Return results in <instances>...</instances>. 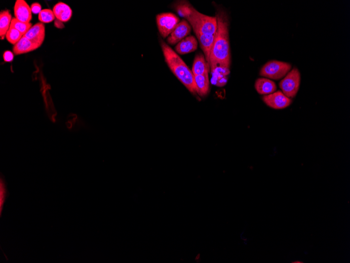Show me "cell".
I'll return each mask as SVG.
<instances>
[{
	"label": "cell",
	"instance_id": "9a60e30c",
	"mask_svg": "<svg viewBox=\"0 0 350 263\" xmlns=\"http://www.w3.org/2000/svg\"><path fill=\"white\" fill-rule=\"evenodd\" d=\"M53 12L57 20L62 22L69 21L73 14L71 7L63 2L56 4L53 8Z\"/></svg>",
	"mask_w": 350,
	"mask_h": 263
},
{
	"label": "cell",
	"instance_id": "e0dca14e",
	"mask_svg": "<svg viewBox=\"0 0 350 263\" xmlns=\"http://www.w3.org/2000/svg\"><path fill=\"white\" fill-rule=\"evenodd\" d=\"M194 82L198 95L201 97L207 95L209 90L208 74L194 76Z\"/></svg>",
	"mask_w": 350,
	"mask_h": 263
},
{
	"label": "cell",
	"instance_id": "44dd1931",
	"mask_svg": "<svg viewBox=\"0 0 350 263\" xmlns=\"http://www.w3.org/2000/svg\"><path fill=\"white\" fill-rule=\"evenodd\" d=\"M11 26L18 30L24 36L32 27V24L31 23H24L14 18L11 21Z\"/></svg>",
	"mask_w": 350,
	"mask_h": 263
},
{
	"label": "cell",
	"instance_id": "9c48e42d",
	"mask_svg": "<svg viewBox=\"0 0 350 263\" xmlns=\"http://www.w3.org/2000/svg\"><path fill=\"white\" fill-rule=\"evenodd\" d=\"M14 15L18 20L29 23L32 20L31 8L24 0H17L14 5Z\"/></svg>",
	"mask_w": 350,
	"mask_h": 263
},
{
	"label": "cell",
	"instance_id": "d6986e66",
	"mask_svg": "<svg viewBox=\"0 0 350 263\" xmlns=\"http://www.w3.org/2000/svg\"><path fill=\"white\" fill-rule=\"evenodd\" d=\"M8 196L6 184L4 176L1 174L0 178V216H2L3 206L6 198Z\"/></svg>",
	"mask_w": 350,
	"mask_h": 263
},
{
	"label": "cell",
	"instance_id": "52a82bcc",
	"mask_svg": "<svg viewBox=\"0 0 350 263\" xmlns=\"http://www.w3.org/2000/svg\"><path fill=\"white\" fill-rule=\"evenodd\" d=\"M264 102L273 109H282L291 105L292 100L287 97L281 91H277L272 94L265 95L263 97Z\"/></svg>",
	"mask_w": 350,
	"mask_h": 263
},
{
	"label": "cell",
	"instance_id": "30bf717a",
	"mask_svg": "<svg viewBox=\"0 0 350 263\" xmlns=\"http://www.w3.org/2000/svg\"><path fill=\"white\" fill-rule=\"evenodd\" d=\"M195 34L204 53V57L206 58L207 64L210 67V56L213 43H214L216 34L214 35H203V34L198 33Z\"/></svg>",
	"mask_w": 350,
	"mask_h": 263
},
{
	"label": "cell",
	"instance_id": "7a4b0ae2",
	"mask_svg": "<svg viewBox=\"0 0 350 263\" xmlns=\"http://www.w3.org/2000/svg\"><path fill=\"white\" fill-rule=\"evenodd\" d=\"M177 13L190 23L195 33L214 35L217 28L216 17L200 13L189 2L178 1L173 6Z\"/></svg>",
	"mask_w": 350,
	"mask_h": 263
},
{
	"label": "cell",
	"instance_id": "603a6c76",
	"mask_svg": "<svg viewBox=\"0 0 350 263\" xmlns=\"http://www.w3.org/2000/svg\"><path fill=\"white\" fill-rule=\"evenodd\" d=\"M31 11L34 14H39L41 11V6L38 3H34L31 6Z\"/></svg>",
	"mask_w": 350,
	"mask_h": 263
},
{
	"label": "cell",
	"instance_id": "4fadbf2b",
	"mask_svg": "<svg viewBox=\"0 0 350 263\" xmlns=\"http://www.w3.org/2000/svg\"><path fill=\"white\" fill-rule=\"evenodd\" d=\"M40 46V45L34 43L33 41L23 36L18 43L14 45L13 50L15 55H18L31 52Z\"/></svg>",
	"mask_w": 350,
	"mask_h": 263
},
{
	"label": "cell",
	"instance_id": "cb8c5ba5",
	"mask_svg": "<svg viewBox=\"0 0 350 263\" xmlns=\"http://www.w3.org/2000/svg\"><path fill=\"white\" fill-rule=\"evenodd\" d=\"M3 58L5 62H10L13 60L14 55L12 52L7 50V51L4 52Z\"/></svg>",
	"mask_w": 350,
	"mask_h": 263
},
{
	"label": "cell",
	"instance_id": "277c9868",
	"mask_svg": "<svg viewBox=\"0 0 350 263\" xmlns=\"http://www.w3.org/2000/svg\"><path fill=\"white\" fill-rule=\"evenodd\" d=\"M291 69V64L272 60L268 62L262 67L260 75L264 78L278 80L284 78Z\"/></svg>",
	"mask_w": 350,
	"mask_h": 263
},
{
	"label": "cell",
	"instance_id": "7402d4cb",
	"mask_svg": "<svg viewBox=\"0 0 350 263\" xmlns=\"http://www.w3.org/2000/svg\"><path fill=\"white\" fill-rule=\"evenodd\" d=\"M55 18L53 11L50 9L42 10L39 14V19L42 23L52 22Z\"/></svg>",
	"mask_w": 350,
	"mask_h": 263
},
{
	"label": "cell",
	"instance_id": "3957f363",
	"mask_svg": "<svg viewBox=\"0 0 350 263\" xmlns=\"http://www.w3.org/2000/svg\"><path fill=\"white\" fill-rule=\"evenodd\" d=\"M160 45L165 61L176 77L193 95H198L194 82V76L183 59L165 42L160 41Z\"/></svg>",
	"mask_w": 350,
	"mask_h": 263
},
{
	"label": "cell",
	"instance_id": "2e32d148",
	"mask_svg": "<svg viewBox=\"0 0 350 263\" xmlns=\"http://www.w3.org/2000/svg\"><path fill=\"white\" fill-rule=\"evenodd\" d=\"M210 70V67L204 55L201 53L196 55L192 69L194 76L209 74Z\"/></svg>",
	"mask_w": 350,
	"mask_h": 263
},
{
	"label": "cell",
	"instance_id": "ac0fdd59",
	"mask_svg": "<svg viewBox=\"0 0 350 263\" xmlns=\"http://www.w3.org/2000/svg\"><path fill=\"white\" fill-rule=\"evenodd\" d=\"M12 15L9 11H2L0 13V37L1 40H4L6 33L9 30L11 21Z\"/></svg>",
	"mask_w": 350,
	"mask_h": 263
},
{
	"label": "cell",
	"instance_id": "ba28073f",
	"mask_svg": "<svg viewBox=\"0 0 350 263\" xmlns=\"http://www.w3.org/2000/svg\"><path fill=\"white\" fill-rule=\"evenodd\" d=\"M191 27L190 23L185 20L179 22L175 30L170 34L167 39V42L170 45H175L190 35Z\"/></svg>",
	"mask_w": 350,
	"mask_h": 263
},
{
	"label": "cell",
	"instance_id": "ffe728a7",
	"mask_svg": "<svg viewBox=\"0 0 350 263\" xmlns=\"http://www.w3.org/2000/svg\"><path fill=\"white\" fill-rule=\"evenodd\" d=\"M23 36L20 32L10 26L9 30L6 33L5 38L11 44L15 45L17 43H18Z\"/></svg>",
	"mask_w": 350,
	"mask_h": 263
},
{
	"label": "cell",
	"instance_id": "8992f818",
	"mask_svg": "<svg viewBox=\"0 0 350 263\" xmlns=\"http://www.w3.org/2000/svg\"><path fill=\"white\" fill-rule=\"evenodd\" d=\"M179 21L177 17L171 13L157 15L156 22L160 35L164 38L170 36L177 27Z\"/></svg>",
	"mask_w": 350,
	"mask_h": 263
},
{
	"label": "cell",
	"instance_id": "5bb4252c",
	"mask_svg": "<svg viewBox=\"0 0 350 263\" xmlns=\"http://www.w3.org/2000/svg\"><path fill=\"white\" fill-rule=\"evenodd\" d=\"M256 90L260 95H268L276 91L277 89L275 83L267 78H259L255 83Z\"/></svg>",
	"mask_w": 350,
	"mask_h": 263
},
{
	"label": "cell",
	"instance_id": "6da1fadb",
	"mask_svg": "<svg viewBox=\"0 0 350 263\" xmlns=\"http://www.w3.org/2000/svg\"><path fill=\"white\" fill-rule=\"evenodd\" d=\"M216 18L217 28L210 56V69L212 74L218 71L221 75L227 76L230 73L231 62L229 18L227 13L223 10L218 11Z\"/></svg>",
	"mask_w": 350,
	"mask_h": 263
},
{
	"label": "cell",
	"instance_id": "8fae6325",
	"mask_svg": "<svg viewBox=\"0 0 350 263\" xmlns=\"http://www.w3.org/2000/svg\"><path fill=\"white\" fill-rule=\"evenodd\" d=\"M24 36L34 43L41 45L45 38L44 24L42 23H39L33 25Z\"/></svg>",
	"mask_w": 350,
	"mask_h": 263
},
{
	"label": "cell",
	"instance_id": "5b68a950",
	"mask_svg": "<svg viewBox=\"0 0 350 263\" xmlns=\"http://www.w3.org/2000/svg\"><path fill=\"white\" fill-rule=\"evenodd\" d=\"M300 83V72L297 68H294L280 81L279 86L285 95L289 98H293L297 94Z\"/></svg>",
	"mask_w": 350,
	"mask_h": 263
},
{
	"label": "cell",
	"instance_id": "7c38bea8",
	"mask_svg": "<svg viewBox=\"0 0 350 263\" xmlns=\"http://www.w3.org/2000/svg\"><path fill=\"white\" fill-rule=\"evenodd\" d=\"M197 47V40L193 36H189L179 42L175 47V50L178 54L184 55L195 51Z\"/></svg>",
	"mask_w": 350,
	"mask_h": 263
}]
</instances>
